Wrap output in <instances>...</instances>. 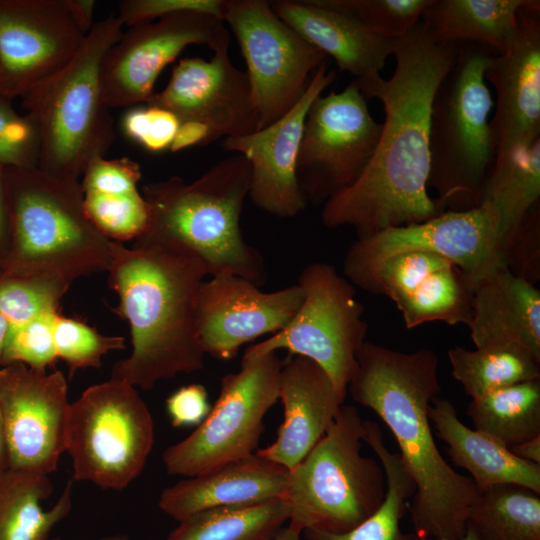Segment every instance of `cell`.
I'll use <instances>...</instances> for the list:
<instances>
[{"instance_id": "1", "label": "cell", "mask_w": 540, "mask_h": 540, "mask_svg": "<svg viewBox=\"0 0 540 540\" xmlns=\"http://www.w3.org/2000/svg\"><path fill=\"white\" fill-rule=\"evenodd\" d=\"M458 44L436 41L420 22L396 39L395 70L354 79L364 97L385 114L373 156L358 180L326 201L328 228L352 227L357 239L439 214L428 193L430 114L436 90L451 69Z\"/></svg>"}, {"instance_id": "2", "label": "cell", "mask_w": 540, "mask_h": 540, "mask_svg": "<svg viewBox=\"0 0 540 540\" xmlns=\"http://www.w3.org/2000/svg\"><path fill=\"white\" fill-rule=\"evenodd\" d=\"M438 357L429 348L401 352L365 341L348 384L352 399L387 425L404 469L415 484L409 507L415 533L456 540L480 492L472 479L455 471L432 434L429 409L441 386Z\"/></svg>"}, {"instance_id": "3", "label": "cell", "mask_w": 540, "mask_h": 540, "mask_svg": "<svg viewBox=\"0 0 540 540\" xmlns=\"http://www.w3.org/2000/svg\"><path fill=\"white\" fill-rule=\"evenodd\" d=\"M108 284L118 295L113 311L130 328L131 353L111 378L151 390L158 382L204 366L197 300L207 275L195 257L167 246L112 241Z\"/></svg>"}, {"instance_id": "4", "label": "cell", "mask_w": 540, "mask_h": 540, "mask_svg": "<svg viewBox=\"0 0 540 540\" xmlns=\"http://www.w3.org/2000/svg\"><path fill=\"white\" fill-rule=\"evenodd\" d=\"M250 186V163L239 154L218 161L190 183L179 176L148 183L142 194L150 208V221L136 240L189 254L210 277L232 274L262 285L266 279L263 257L244 240L240 228Z\"/></svg>"}, {"instance_id": "5", "label": "cell", "mask_w": 540, "mask_h": 540, "mask_svg": "<svg viewBox=\"0 0 540 540\" xmlns=\"http://www.w3.org/2000/svg\"><path fill=\"white\" fill-rule=\"evenodd\" d=\"M9 251L0 276L43 277L72 284L108 270L112 240L88 218L79 180L39 168L4 167Z\"/></svg>"}, {"instance_id": "6", "label": "cell", "mask_w": 540, "mask_h": 540, "mask_svg": "<svg viewBox=\"0 0 540 540\" xmlns=\"http://www.w3.org/2000/svg\"><path fill=\"white\" fill-rule=\"evenodd\" d=\"M123 27L114 13L94 23L70 62L23 97V107L40 130L41 171L79 180L87 165L105 157L112 146L116 134L101 69Z\"/></svg>"}, {"instance_id": "7", "label": "cell", "mask_w": 540, "mask_h": 540, "mask_svg": "<svg viewBox=\"0 0 540 540\" xmlns=\"http://www.w3.org/2000/svg\"><path fill=\"white\" fill-rule=\"evenodd\" d=\"M491 48L460 43L456 59L439 84L430 114L427 187L439 213L475 208L495 158L490 129L493 99L484 79Z\"/></svg>"}, {"instance_id": "8", "label": "cell", "mask_w": 540, "mask_h": 540, "mask_svg": "<svg viewBox=\"0 0 540 540\" xmlns=\"http://www.w3.org/2000/svg\"><path fill=\"white\" fill-rule=\"evenodd\" d=\"M363 436L357 408L342 404L321 439L289 470L284 495L289 527L342 534L380 507L386 475L379 461L361 454Z\"/></svg>"}, {"instance_id": "9", "label": "cell", "mask_w": 540, "mask_h": 540, "mask_svg": "<svg viewBox=\"0 0 540 540\" xmlns=\"http://www.w3.org/2000/svg\"><path fill=\"white\" fill-rule=\"evenodd\" d=\"M154 444V422L136 387L111 378L71 402L66 452L73 480L122 490L143 471Z\"/></svg>"}, {"instance_id": "10", "label": "cell", "mask_w": 540, "mask_h": 540, "mask_svg": "<svg viewBox=\"0 0 540 540\" xmlns=\"http://www.w3.org/2000/svg\"><path fill=\"white\" fill-rule=\"evenodd\" d=\"M283 361L276 352L242 356L239 371L221 378L215 404L201 424L162 454L170 475L192 477L253 455L264 417L279 399Z\"/></svg>"}, {"instance_id": "11", "label": "cell", "mask_w": 540, "mask_h": 540, "mask_svg": "<svg viewBox=\"0 0 540 540\" xmlns=\"http://www.w3.org/2000/svg\"><path fill=\"white\" fill-rule=\"evenodd\" d=\"M303 301L290 323L243 353L257 356L284 349L317 363L344 402L357 366V354L368 331L363 305L353 284L334 266L316 261L303 268L297 283Z\"/></svg>"}, {"instance_id": "12", "label": "cell", "mask_w": 540, "mask_h": 540, "mask_svg": "<svg viewBox=\"0 0 540 540\" xmlns=\"http://www.w3.org/2000/svg\"><path fill=\"white\" fill-rule=\"evenodd\" d=\"M500 219L488 201L464 211H445L423 222L389 228L357 239L343 261L344 274L361 288L387 258L410 251L430 252L456 265L474 285L508 268L499 233Z\"/></svg>"}, {"instance_id": "13", "label": "cell", "mask_w": 540, "mask_h": 540, "mask_svg": "<svg viewBox=\"0 0 540 540\" xmlns=\"http://www.w3.org/2000/svg\"><path fill=\"white\" fill-rule=\"evenodd\" d=\"M223 22L244 57L262 129L298 103L327 56L282 21L267 0H226Z\"/></svg>"}, {"instance_id": "14", "label": "cell", "mask_w": 540, "mask_h": 540, "mask_svg": "<svg viewBox=\"0 0 540 540\" xmlns=\"http://www.w3.org/2000/svg\"><path fill=\"white\" fill-rule=\"evenodd\" d=\"M354 79L340 92L310 105L300 142L296 176L307 204L324 205L354 184L370 162L382 123L375 121Z\"/></svg>"}, {"instance_id": "15", "label": "cell", "mask_w": 540, "mask_h": 540, "mask_svg": "<svg viewBox=\"0 0 540 540\" xmlns=\"http://www.w3.org/2000/svg\"><path fill=\"white\" fill-rule=\"evenodd\" d=\"M230 44L224 22L197 12H180L131 26L110 48L101 69L103 93L110 108L146 104L162 70L190 45L213 52Z\"/></svg>"}, {"instance_id": "16", "label": "cell", "mask_w": 540, "mask_h": 540, "mask_svg": "<svg viewBox=\"0 0 540 540\" xmlns=\"http://www.w3.org/2000/svg\"><path fill=\"white\" fill-rule=\"evenodd\" d=\"M71 402L61 371H39L22 363L0 367V410L10 468L51 474L66 440Z\"/></svg>"}, {"instance_id": "17", "label": "cell", "mask_w": 540, "mask_h": 540, "mask_svg": "<svg viewBox=\"0 0 540 540\" xmlns=\"http://www.w3.org/2000/svg\"><path fill=\"white\" fill-rule=\"evenodd\" d=\"M84 39L62 0H0V94L25 97L69 63Z\"/></svg>"}, {"instance_id": "18", "label": "cell", "mask_w": 540, "mask_h": 540, "mask_svg": "<svg viewBox=\"0 0 540 540\" xmlns=\"http://www.w3.org/2000/svg\"><path fill=\"white\" fill-rule=\"evenodd\" d=\"M226 44L209 60L184 58L173 68L166 87L147 105L173 113L180 121L207 127L209 143L258 130V115L246 72L238 69Z\"/></svg>"}, {"instance_id": "19", "label": "cell", "mask_w": 540, "mask_h": 540, "mask_svg": "<svg viewBox=\"0 0 540 540\" xmlns=\"http://www.w3.org/2000/svg\"><path fill=\"white\" fill-rule=\"evenodd\" d=\"M302 301L298 284L263 292L237 275L221 274L204 280L198 293L197 328L205 355L233 359L242 345L285 328Z\"/></svg>"}, {"instance_id": "20", "label": "cell", "mask_w": 540, "mask_h": 540, "mask_svg": "<svg viewBox=\"0 0 540 540\" xmlns=\"http://www.w3.org/2000/svg\"><path fill=\"white\" fill-rule=\"evenodd\" d=\"M336 79L327 59L313 73L298 103L271 125L251 134L224 138V151L244 156L251 166L249 198L259 209L279 218L294 217L307 202L296 176L297 157L308 109Z\"/></svg>"}, {"instance_id": "21", "label": "cell", "mask_w": 540, "mask_h": 540, "mask_svg": "<svg viewBox=\"0 0 540 540\" xmlns=\"http://www.w3.org/2000/svg\"><path fill=\"white\" fill-rule=\"evenodd\" d=\"M484 79L496 91L490 119L495 153L540 138V1L519 12L516 35L507 48L490 57Z\"/></svg>"}, {"instance_id": "22", "label": "cell", "mask_w": 540, "mask_h": 540, "mask_svg": "<svg viewBox=\"0 0 540 540\" xmlns=\"http://www.w3.org/2000/svg\"><path fill=\"white\" fill-rule=\"evenodd\" d=\"M283 421L275 440L255 452L291 470L316 445L344 402L328 374L309 358L291 355L280 372Z\"/></svg>"}, {"instance_id": "23", "label": "cell", "mask_w": 540, "mask_h": 540, "mask_svg": "<svg viewBox=\"0 0 540 540\" xmlns=\"http://www.w3.org/2000/svg\"><path fill=\"white\" fill-rule=\"evenodd\" d=\"M289 470L253 455L166 487L159 508L178 522L211 508L254 505L284 497Z\"/></svg>"}, {"instance_id": "24", "label": "cell", "mask_w": 540, "mask_h": 540, "mask_svg": "<svg viewBox=\"0 0 540 540\" xmlns=\"http://www.w3.org/2000/svg\"><path fill=\"white\" fill-rule=\"evenodd\" d=\"M275 14L354 79L380 74L393 56L396 40L367 30L355 18L324 0L270 1Z\"/></svg>"}, {"instance_id": "25", "label": "cell", "mask_w": 540, "mask_h": 540, "mask_svg": "<svg viewBox=\"0 0 540 540\" xmlns=\"http://www.w3.org/2000/svg\"><path fill=\"white\" fill-rule=\"evenodd\" d=\"M476 348L520 346L540 358V291L509 268L498 269L473 287L467 326Z\"/></svg>"}, {"instance_id": "26", "label": "cell", "mask_w": 540, "mask_h": 540, "mask_svg": "<svg viewBox=\"0 0 540 540\" xmlns=\"http://www.w3.org/2000/svg\"><path fill=\"white\" fill-rule=\"evenodd\" d=\"M429 419L447 444L454 465L470 474L479 492L498 484H515L540 494V464L517 457L496 438L466 426L450 400L434 398Z\"/></svg>"}, {"instance_id": "27", "label": "cell", "mask_w": 540, "mask_h": 540, "mask_svg": "<svg viewBox=\"0 0 540 540\" xmlns=\"http://www.w3.org/2000/svg\"><path fill=\"white\" fill-rule=\"evenodd\" d=\"M531 0H431L422 23L443 44L478 43L503 52L519 25V12Z\"/></svg>"}, {"instance_id": "28", "label": "cell", "mask_w": 540, "mask_h": 540, "mask_svg": "<svg viewBox=\"0 0 540 540\" xmlns=\"http://www.w3.org/2000/svg\"><path fill=\"white\" fill-rule=\"evenodd\" d=\"M72 482L49 509L41 503L53 492L48 474L9 468L0 474V540H48L72 508Z\"/></svg>"}, {"instance_id": "29", "label": "cell", "mask_w": 540, "mask_h": 540, "mask_svg": "<svg viewBox=\"0 0 540 540\" xmlns=\"http://www.w3.org/2000/svg\"><path fill=\"white\" fill-rule=\"evenodd\" d=\"M539 198L540 138L495 153L482 201L490 202L499 214V233L505 252Z\"/></svg>"}, {"instance_id": "30", "label": "cell", "mask_w": 540, "mask_h": 540, "mask_svg": "<svg viewBox=\"0 0 540 540\" xmlns=\"http://www.w3.org/2000/svg\"><path fill=\"white\" fill-rule=\"evenodd\" d=\"M363 441L373 450L387 480V492L380 507L354 529L332 534L304 531L307 540H420L416 533H404L400 522L407 500L415 493V484L403 467L398 453L391 452L377 423L364 420Z\"/></svg>"}, {"instance_id": "31", "label": "cell", "mask_w": 540, "mask_h": 540, "mask_svg": "<svg viewBox=\"0 0 540 540\" xmlns=\"http://www.w3.org/2000/svg\"><path fill=\"white\" fill-rule=\"evenodd\" d=\"M288 519L284 497L254 505L211 508L179 521L165 540H273Z\"/></svg>"}, {"instance_id": "32", "label": "cell", "mask_w": 540, "mask_h": 540, "mask_svg": "<svg viewBox=\"0 0 540 540\" xmlns=\"http://www.w3.org/2000/svg\"><path fill=\"white\" fill-rule=\"evenodd\" d=\"M453 377L472 399L517 383L540 379V358L520 346L448 350Z\"/></svg>"}, {"instance_id": "33", "label": "cell", "mask_w": 540, "mask_h": 540, "mask_svg": "<svg viewBox=\"0 0 540 540\" xmlns=\"http://www.w3.org/2000/svg\"><path fill=\"white\" fill-rule=\"evenodd\" d=\"M540 494L515 484L480 492L466 528L479 540H540Z\"/></svg>"}, {"instance_id": "34", "label": "cell", "mask_w": 540, "mask_h": 540, "mask_svg": "<svg viewBox=\"0 0 540 540\" xmlns=\"http://www.w3.org/2000/svg\"><path fill=\"white\" fill-rule=\"evenodd\" d=\"M467 415L474 429L508 447L540 436V379L525 381L472 399Z\"/></svg>"}, {"instance_id": "35", "label": "cell", "mask_w": 540, "mask_h": 540, "mask_svg": "<svg viewBox=\"0 0 540 540\" xmlns=\"http://www.w3.org/2000/svg\"><path fill=\"white\" fill-rule=\"evenodd\" d=\"M407 329L440 321L469 325L473 315V285L454 264L427 276L395 302Z\"/></svg>"}, {"instance_id": "36", "label": "cell", "mask_w": 540, "mask_h": 540, "mask_svg": "<svg viewBox=\"0 0 540 540\" xmlns=\"http://www.w3.org/2000/svg\"><path fill=\"white\" fill-rule=\"evenodd\" d=\"M86 214L97 230L116 241L136 240L150 221V208L143 194L83 193Z\"/></svg>"}, {"instance_id": "37", "label": "cell", "mask_w": 540, "mask_h": 540, "mask_svg": "<svg viewBox=\"0 0 540 540\" xmlns=\"http://www.w3.org/2000/svg\"><path fill=\"white\" fill-rule=\"evenodd\" d=\"M71 284L51 278L0 276V313L10 328L59 312Z\"/></svg>"}, {"instance_id": "38", "label": "cell", "mask_w": 540, "mask_h": 540, "mask_svg": "<svg viewBox=\"0 0 540 540\" xmlns=\"http://www.w3.org/2000/svg\"><path fill=\"white\" fill-rule=\"evenodd\" d=\"M355 18L370 32L396 40L410 32L421 20L431 0H324Z\"/></svg>"}, {"instance_id": "39", "label": "cell", "mask_w": 540, "mask_h": 540, "mask_svg": "<svg viewBox=\"0 0 540 540\" xmlns=\"http://www.w3.org/2000/svg\"><path fill=\"white\" fill-rule=\"evenodd\" d=\"M53 335L57 357L69 366L70 376L79 369L100 368L104 355L125 348L123 337L103 335L85 322L60 313Z\"/></svg>"}, {"instance_id": "40", "label": "cell", "mask_w": 540, "mask_h": 540, "mask_svg": "<svg viewBox=\"0 0 540 540\" xmlns=\"http://www.w3.org/2000/svg\"><path fill=\"white\" fill-rule=\"evenodd\" d=\"M453 264L444 257L423 251L395 254L383 261L361 288L385 295L394 303L409 294L431 273Z\"/></svg>"}, {"instance_id": "41", "label": "cell", "mask_w": 540, "mask_h": 540, "mask_svg": "<svg viewBox=\"0 0 540 540\" xmlns=\"http://www.w3.org/2000/svg\"><path fill=\"white\" fill-rule=\"evenodd\" d=\"M41 152L40 130L35 118L18 114L12 100L0 94V166L38 168Z\"/></svg>"}, {"instance_id": "42", "label": "cell", "mask_w": 540, "mask_h": 540, "mask_svg": "<svg viewBox=\"0 0 540 540\" xmlns=\"http://www.w3.org/2000/svg\"><path fill=\"white\" fill-rule=\"evenodd\" d=\"M60 312L43 315L9 330L2 366L22 363L32 369L47 371L58 357L56 354L53 327Z\"/></svg>"}, {"instance_id": "43", "label": "cell", "mask_w": 540, "mask_h": 540, "mask_svg": "<svg viewBox=\"0 0 540 540\" xmlns=\"http://www.w3.org/2000/svg\"><path fill=\"white\" fill-rule=\"evenodd\" d=\"M179 126L173 113L147 104L130 107L121 122L124 134L152 153L170 150Z\"/></svg>"}, {"instance_id": "44", "label": "cell", "mask_w": 540, "mask_h": 540, "mask_svg": "<svg viewBox=\"0 0 540 540\" xmlns=\"http://www.w3.org/2000/svg\"><path fill=\"white\" fill-rule=\"evenodd\" d=\"M225 4L226 0H124L117 15L129 27L180 12L207 14L223 21Z\"/></svg>"}, {"instance_id": "45", "label": "cell", "mask_w": 540, "mask_h": 540, "mask_svg": "<svg viewBox=\"0 0 540 540\" xmlns=\"http://www.w3.org/2000/svg\"><path fill=\"white\" fill-rule=\"evenodd\" d=\"M141 178V167L131 158L102 157L87 165L80 184L83 193H130L138 191Z\"/></svg>"}, {"instance_id": "46", "label": "cell", "mask_w": 540, "mask_h": 540, "mask_svg": "<svg viewBox=\"0 0 540 540\" xmlns=\"http://www.w3.org/2000/svg\"><path fill=\"white\" fill-rule=\"evenodd\" d=\"M211 407L207 390L201 384L180 387L166 400V411L175 428L198 426Z\"/></svg>"}, {"instance_id": "47", "label": "cell", "mask_w": 540, "mask_h": 540, "mask_svg": "<svg viewBox=\"0 0 540 540\" xmlns=\"http://www.w3.org/2000/svg\"><path fill=\"white\" fill-rule=\"evenodd\" d=\"M208 144H210L209 131L206 126L197 122H183L180 123L170 151L177 152L194 145L205 146Z\"/></svg>"}, {"instance_id": "48", "label": "cell", "mask_w": 540, "mask_h": 540, "mask_svg": "<svg viewBox=\"0 0 540 540\" xmlns=\"http://www.w3.org/2000/svg\"><path fill=\"white\" fill-rule=\"evenodd\" d=\"M74 24L86 36L92 29L95 9L94 0H62Z\"/></svg>"}, {"instance_id": "49", "label": "cell", "mask_w": 540, "mask_h": 540, "mask_svg": "<svg viewBox=\"0 0 540 540\" xmlns=\"http://www.w3.org/2000/svg\"><path fill=\"white\" fill-rule=\"evenodd\" d=\"M3 169L4 167L0 166V269L6 260L10 244L9 218L4 193Z\"/></svg>"}, {"instance_id": "50", "label": "cell", "mask_w": 540, "mask_h": 540, "mask_svg": "<svg viewBox=\"0 0 540 540\" xmlns=\"http://www.w3.org/2000/svg\"><path fill=\"white\" fill-rule=\"evenodd\" d=\"M509 448L517 457L534 464H540V436Z\"/></svg>"}, {"instance_id": "51", "label": "cell", "mask_w": 540, "mask_h": 540, "mask_svg": "<svg viewBox=\"0 0 540 540\" xmlns=\"http://www.w3.org/2000/svg\"><path fill=\"white\" fill-rule=\"evenodd\" d=\"M10 468L9 448L3 416L0 410V474Z\"/></svg>"}, {"instance_id": "52", "label": "cell", "mask_w": 540, "mask_h": 540, "mask_svg": "<svg viewBox=\"0 0 540 540\" xmlns=\"http://www.w3.org/2000/svg\"><path fill=\"white\" fill-rule=\"evenodd\" d=\"M10 330L8 320L0 313V367L2 366L3 352Z\"/></svg>"}, {"instance_id": "53", "label": "cell", "mask_w": 540, "mask_h": 540, "mask_svg": "<svg viewBox=\"0 0 540 540\" xmlns=\"http://www.w3.org/2000/svg\"><path fill=\"white\" fill-rule=\"evenodd\" d=\"M273 540H307L302 537V533L287 526H284Z\"/></svg>"}, {"instance_id": "54", "label": "cell", "mask_w": 540, "mask_h": 540, "mask_svg": "<svg viewBox=\"0 0 540 540\" xmlns=\"http://www.w3.org/2000/svg\"><path fill=\"white\" fill-rule=\"evenodd\" d=\"M420 540H448V539H431V538L420 537ZM456 540H479V538L476 536L473 530H471L470 528H466V532L464 536Z\"/></svg>"}, {"instance_id": "55", "label": "cell", "mask_w": 540, "mask_h": 540, "mask_svg": "<svg viewBox=\"0 0 540 540\" xmlns=\"http://www.w3.org/2000/svg\"><path fill=\"white\" fill-rule=\"evenodd\" d=\"M95 540H130L126 535H110Z\"/></svg>"}, {"instance_id": "56", "label": "cell", "mask_w": 540, "mask_h": 540, "mask_svg": "<svg viewBox=\"0 0 540 540\" xmlns=\"http://www.w3.org/2000/svg\"><path fill=\"white\" fill-rule=\"evenodd\" d=\"M48 540H61V539H59V538H53V539H50V538H49Z\"/></svg>"}]
</instances>
